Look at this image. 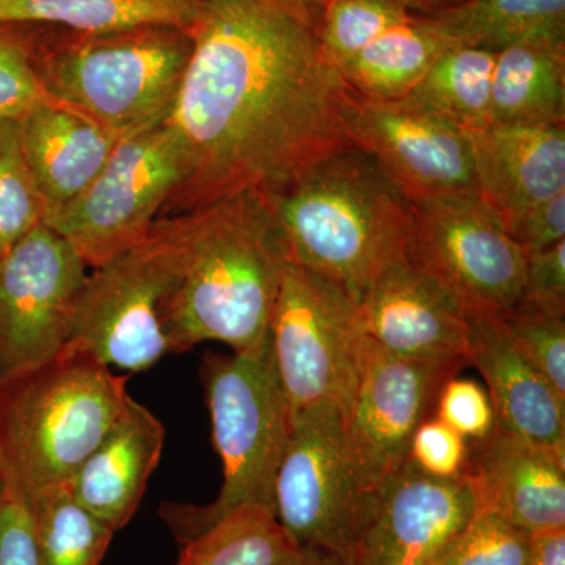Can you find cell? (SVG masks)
I'll list each match as a JSON object with an SVG mask.
<instances>
[{"instance_id":"6da1fadb","label":"cell","mask_w":565,"mask_h":565,"mask_svg":"<svg viewBox=\"0 0 565 565\" xmlns=\"http://www.w3.org/2000/svg\"><path fill=\"white\" fill-rule=\"evenodd\" d=\"M318 3L204 0L169 122L184 178L161 218L285 188L348 150L351 92L319 41Z\"/></svg>"},{"instance_id":"7a4b0ae2","label":"cell","mask_w":565,"mask_h":565,"mask_svg":"<svg viewBox=\"0 0 565 565\" xmlns=\"http://www.w3.org/2000/svg\"><path fill=\"white\" fill-rule=\"evenodd\" d=\"M178 217L184 277L173 310V353L210 340L234 352L269 343L291 253L266 193H236Z\"/></svg>"},{"instance_id":"3957f363","label":"cell","mask_w":565,"mask_h":565,"mask_svg":"<svg viewBox=\"0 0 565 565\" xmlns=\"http://www.w3.org/2000/svg\"><path fill=\"white\" fill-rule=\"evenodd\" d=\"M294 263L359 305L386 267L412 256L414 210L371 156L334 152L266 193Z\"/></svg>"},{"instance_id":"277c9868","label":"cell","mask_w":565,"mask_h":565,"mask_svg":"<svg viewBox=\"0 0 565 565\" xmlns=\"http://www.w3.org/2000/svg\"><path fill=\"white\" fill-rule=\"evenodd\" d=\"M35 25V66L54 102L88 115L120 140L172 114L192 57L191 29L76 32Z\"/></svg>"},{"instance_id":"5b68a950","label":"cell","mask_w":565,"mask_h":565,"mask_svg":"<svg viewBox=\"0 0 565 565\" xmlns=\"http://www.w3.org/2000/svg\"><path fill=\"white\" fill-rule=\"evenodd\" d=\"M128 377L76 344L0 382V470L25 500L68 484L128 401Z\"/></svg>"},{"instance_id":"8992f818","label":"cell","mask_w":565,"mask_h":565,"mask_svg":"<svg viewBox=\"0 0 565 565\" xmlns=\"http://www.w3.org/2000/svg\"><path fill=\"white\" fill-rule=\"evenodd\" d=\"M202 375L223 484L214 503L162 505V519L181 544L234 509L259 505L275 514V476L291 426L270 340L255 351L207 355Z\"/></svg>"},{"instance_id":"52a82bcc","label":"cell","mask_w":565,"mask_h":565,"mask_svg":"<svg viewBox=\"0 0 565 565\" xmlns=\"http://www.w3.org/2000/svg\"><path fill=\"white\" fill-rule=\"evenodd\" d=\"M184 277L178 215L156 221L139 244L95 267L82 288L71 344L140 373L173 353L172 318Z\"/></svg>"},{"instance_id":"ba28073f","label":"cell","mask_w":565,"mask_h":565,"mask_svg":"<svg viewBox=\"0 0 565 565\" xmlns=\"http://www.w3.org/2000/svg\"><path fill=\"white\" fill-rule=\"evenodd\" d=\"M182 178L180 141L167 118L118 141L92 184L44 225L95 269L148 236Z\"/></svg>"},{"instance_id":"9c48e42d","label":"cell","mask_w":565,"mask_h":565,"mask_svg":"<svg viewBox=\"0 0 565 565\" xmlns=\"http://www.w3.org/2000/svg\"><path fill=\"white\" fill-rule=\"evenodd\" d=\"M344 408L323 403L291 415L274 484L281 526L308 552L352 565L373 498L360 489L344 445Z\"/></svg>"},{"instance_id":"30bf717a","label":"cell","mask_w":565,"mask_h":565,"mask_svg":"<svg viewBox=\"0 0 565 565\" xmlns=\"http://www.w3.org/2000/svg\"><path fill=\"white\" fill-rule=\"evenodd\" d=\"M363 337L355 300L291 259L269 330L289 416L323 403L345 408Z\"/></svg>"},{"instance_id":"8fae6325","label":"cell","mask_w":565,"mask_h":565,"mask_svg":"<svg viewBox=\"0 0 565 565\" xmlns=\"http://www.w3.org/2000/svg\"><path fill=\"white\" fill-rule=\"evenodd\" d=\"M465 366L396 355L364 334L343 416L345 452L367 497L407 463L416 429L435 415L441 388Z\"/></svg>"},{"instance_id":"7c38bea8","label":"cell","mask_w":565,"mask_h":565,"mask_svg":"<svg viewBox=\"0 0 565 565\" xmlns=\"http://www.w3.org/2000/svg\"><path fill=\"white\" fill-rule=\"evenodd\" d=\"M412 258L468 311L508 313L525 291L527 255L476 193L412 203Z\"/></svg>"},{"instance_id":"4fadbf2b","label":"cell","mask_w":565,"mask_h":565,"mask_svg":"<svg viewBox=\"0 0 565 565\" xmlns=\"http://www.w3.org/2000/svg\"><path fill=\"white\" fill-rule=\"evenodd\" d=\"M87 267L44 223L0 256V382L66 348Z\"/></svg>"},{"instance_id":"5bb4252c","label":"cell","mask_w":565,"mask_h":565,"mask_svg":"<svg viewBox=\"0 0 565 565\" xmlns=\"http://www.w3.org/2000/svg\"><path fill=\"white\" fill-rule=\"evenodd\" d=\"M344 126L353 147L371 156L408 202L479 195L467 132L422 104L366 102L351 93Z\"/></svg>"},{"instance_id":"9a60e30c","label":"cell","mask_w":565,"mask_h":565,"mask_svg":"<svg viewBox=\"0 0 565 565\" xmlns=\"http://www.w3.org/2000/svg\"><path fill=\"white\" fill-rule=\"evenodd\" d=\"M465 476L434 478L411 460L373 494L352 565H430L476 514Z\"/></svg>"},{"instance_id":"2e32d148","label":"cell","mask_w":565,"mask_h":565,"mask_svg":"<svg viewBox=\"0 0 565 565\" xmlns=\"http://www.w3.org/2000/svg\"><path fill=\"white\" fill-rule=\"evenodd\" d=\"M363 332L396 355L468 364V310L412 256L386 267L359 302Z\"/></svg>"},{"instance_id":"e0dca14e","label":"cell","mask_w":565,"mask_h":565,"mask_svg":"<svg viewBox=\"0 0 565 565\" xmlns=\"http://www.w3.org/2000/svg\"><path fill=\"white\" fill-rule=\"evenodd\" d=\"M463 476L478 509L530 534L565 530V456L501 430L468 441Z\"/></svg>"},{"instance_id":"ac0fdd59","label":"cell","mask_w":565,"mask_h":565,"mask_svg":"<svg viewBox=\"0 0 565 565\" xmlns=\"http://www.w3.org/2000/svg\"><path fill=\"white\" fill-rule=\"evenodd\" d=\"M468 364L484 375L494 426L565 456V401L516 349L501 315L468 311Z\"/></svg>"},{"instance_id":"d6986e66","label":"cell","mask_w":565,"mask_h":565,"mask_svg":"<svg viewBox=\"0 0 565 565\" xmlns=\"http://www.w3.org/2000/svg\"><path fill=\"white\" fill-rule=\"evenodd\" d=\"M467 136L479 195L504 225L565 192V126L492 122Z\"/></svg>"},{"instance_id":"ffe728a7","label":"cell","mask_w":565,"mask_h":565,"mask_svg":"<svg viewBox=\"0 0 565 565\" xmlns=\"http://www.w3.org/2000/svg\"><path fill=\"white\" fill-rule=\"evenodd\" d=\"M166 427L129 394L109 433L66 489L71 497L115 533L131 522L148 479L161 459Z\"/></svg>"},{"instance_id":"44dd1931","label":"cell","mask_w":565,"mask_h":565,"mask_svg":"<svg viewBox=\"0 0 565 565\" xmlns=\"http://www.w3.org/2000/svg\"><path fill=\"white\" fill-rule=\"evenodd\" d=\"M18 121L46 218L92 184L120 141L88 115L57 102L40 104Z\"/></svg>"},{"instance_id":"7402d4cb","label":"cell","mask_w":565,"mask_h":565,"mask_svg":"<svg viewBox=\"0 0 565 565\" xmlns=\"http://www.w3.org/2000/svg\"><path fill=\"white\" fill-rule=\"evenodd\" d=\"M490 117L565 126V36H535L497 52Z\"/></svg>"},{"instance_id":"603a6c76","label":"cell","mask_w":565,"mask_h":565,"mask_svg":"<svg viewBox=\"0 0 565 565\" xmlns=\"http://www.w3.org/2000/svg\"><path fill=\"white\" fill-rule=\"evenodd\" d=\"M455 46L440 35L422 13L382 33L340 70L345 87L366 102L407 98L435 58Z\"/></svg>"},{"instance_id":"cb8c5ba5","label":"cell","mask_w":565,"mask_h":565,"mask_svg":"<svg viewBox=\"0 0 565 565\" xmlns=\"http://www.w3.org/2000/svg\"><path fill=\"white\" fill-rule=\"evenodd\" d=\"M422 14L451 43L492 52L535 36H565V0H460Z\"/></svg>"},{"instance_id":"d4e9b609","label":"cell","mask_w":565,"mask_h":565,"mask_svg":"<svg viewBox=\"0 0 565 565\" xmlns=\"http://www.w3.org/2000/svg\"><path fill=\"white\" fill-rule=\"evenodd\" d=\"M204 0H0V24H40L76 32L136 25L195 28Z\"/></svg>"},{"instance_id":"484cf974","label":"cell","mask_w":565,"mask_h":565,"mask_svg":"<svg viewBox=\"0 0 565 565\" xmlns=\"http://www.w3.org/2000/svg\"><path fill=\"white\" fill-rule=\"evenodd\" d=\"M302 548L273 511L259 505L234 509L182 544L184 565H310Z\"/></svg>"},{"instance_id":"4316f807","label":"cell","mask_w":565,"mask_h":565,"mask_svg":"<svg viewBox=\"0 0 565 565\" xmlns=\"http://www.w3.org/2000/svg\"><path fill=\"white\" fill-rule=\"evenodd\" d=\"M497 52L455 44L441 52L411 95L465 132L492 125V81Z\"/></svg>"},{"instance_id":"83f0119b","label":"cell","mask_w":565,"mask_h":565,"mask_svg":"<svg viewBox=\"0 0 565 565\" xmlns=\"http://www.w3.org/2000/svg\"><path fill=\"white\" fill-rule=\"evenodd\" d=\"M40 565H102L115 531L82 508L66 486L29 498Z\"/></svg>"},{"instance_id":"f1b7e54d","label":"cell","mask_w":565,"mask_h":565,"mask_svg":"<svg viewBox=\"0 0 565 565\" xmlns=\"http://www.w3.org/2000/svg\"><path fill=\"white\" fill-rule=\"evenodd\" d=\"M319 7V41L337 70L415 11L407 0H323Z\"/></svg>"},{"instance_id":"f546056e","label":"cell","mask_w":565,"mask_h":565,"mask_svg":"<svg viewBox=\"0 0 565 565\" xmlns=\"http://www.w3.org/2000/svg\"><path fill=\"white\" fill-rule=\"evenodd\" d=\"M46 214L22 150L20 121L0 120V256L44 223Z\"/></svg>"},{"instance_id":"4dcf8cb0","label":"cell","mask_w":565,"mask_h":565,"mask_svg":"<svg viewBox=\"0 0 565 565\" xmlns=\"http://www.w3.org/2000/svg\"><path fill=\"white\" fill-rule=\"evenodd\" d=\"M533 534L487 509L430 565H526Z\"/></svg>"},{"instance_id":"1f68e13d","label":"cell","mask_w":565,"mask_h":565,"mask_svg":"<svg viewBox=\"0 0 565 565\" xmlns=\"http://www.w3.org/2000/svg\"><path fill=\"white\" fill-rule=\"evenodd\" d=\"M35 24H0V120H21L54 102L35 66Z\"/></svg>"},{"instance_id":"d6a6232c","label":"cell","mask_w":565,"mask_h":565,"mask_svg":"<svg viewBox=\"0 0 565 565\" xmlns=\"http://www.w3.org/2000/svg\"><path fill=\"white\" fill-rule=\"evenodd\" d=\"M501 318L520 353L565 401V316L520 302Z\"/></svg>"},{"instance_id":"836d02e7","label":"cell","mask_w":565,"mask_h":565,"mask_svg":"<svg viewBox=\"0 0 565 565\" xmlns=\"http://www.w3.org/2000/svg\"><path fill=\"white\" fill-rule=\"evenodd\" d=\"M435 416L467 441H478L492 433L494 414L490 397L473 381L449 379L438 394Z\"/></svg>"},{"instance_id":"e575fe53","label":"cell","mask_w":565,"mask_h":565,"mask_svg":"<svg viewBox=\"0 0 565 565\" xmlns=\"http://www.w3.org/2000/svg\"><path fill=\"white\" fill-rule=\"evenodd\" d=\"M467 457L468 441L435 415L416 429L408 451L415 467L441 479L462 476Z\"/></svg>"},{"instance_id":"d590c367","label":"cell","mask_w":565,"mask_h":565,"mask_svg":"<svg viewBox=\"0 0 565 565\" xmlns=\"http://www.w3.org/2000/svg\"><path fill=\"white\" fill-rule=\"evenodd\" d=\"M0 565H40L31 508L10 479L0 500Z\"/></svg>"},{"instance_id":"8d00e7d4","label":"cell","mask_w":565,"mask_h":565,"mask_svg":"<svg viewBox=\"0 0 565 565\" xmlns=\"http://www.w3.org/2000/svg\"><path fill=\"white\" fill-rule=\"evenodd\" d=\"M520 302L565 316V241L527 256L525 291Z\"/></svg>"},{"instance_id":"74e56055","label":"cell","mask_w":565,"mask_h":565,"mask_svg":"<svg viewBox=\"0 0 565 565\" xmlns=\"http://www.w3.org/2000/svg\"><path fill=\"white\" fill-rule=\"evenodd\" d=\"M504 226L527 256L563 243L565 241V192L522 212Z\"/></svg>"},{"instance_id":"f35d334b","label":"cell","mask_w":565,"mask_h":565,"mask_svg":"<svg viewBox=\"0 0 565 565\" xmlns=\"http://www.w3.org/2000/svg\"><path fill=\"white\" fill-rule=\"evenodd\" d=\"M526 565H565V530L533 534Z\"/></svg>"},{"instance_id":"ab89813d","label":"cell","mask_w":565,"mask_h":565,"mask_svg":"<svg viewBox=\"0 0 565 565\" xmlns=\"http://www.w3.org/2000/svg\"><path fill=\"white\" fill-rule=\"evenodd\" d=\"M307 2L318 3L321 6L323 0H307ZM411 3L412 9L415 11H419V13H424V11L437 10L441 9V7H446L449 3V0H407Z\"/></svg>"},{"instance_id":"60d3db41","label":"cell","mask_w":565,"mask_h":565,"mask_svg":"<svg viewBox=\"0 0 565 565\" xmlns=\"http://www.w3.org/2000/svg\"><path fill=\"white\" fill-rule=\"evenodd\" d=\"M310 565H351L345 563V561L340 559V557L333 555H326V553H316L313 555V559H311Z\"/></svg>"},{"instance_id":"b9f144b4","label":"cell","mask_w":565,"mask_h":565,"mask_svg":"<svg viewBox=\"0 0 565 565\" xmlns=\"http://www.w3.org/2000/svg\"><path fill=\"white\" fill-rule=\"evenodd\" d=\"M7 489V479L3 476L2 470H0V500H2L3 493H6Z\"/></svg>"},{"instance_id":"7bdbcfd3","label":"cell","mask_w":565,"mask_h":565,"mask_svg":"<svg viewBox=\"0 0 565 565\" xmlns=\"http://www.w3.org/2000/svg\"><path fill=\"white\" fill-rule=\"evenodd\" d=\"M460 2V0H449L448 6H451V3Z\"/></svg>"},{"instance_id":"ee69618b","label":"cell","mask_w":565,"mask_h":565,"mask_svg":"<svg viewBox=\"0 0 565 565\" xmlns=\"http://www.w3.org/2000/svg\"><path fill=\"white\" fill-rule=\"evenodd\" d=\"M177 565H184V564H182V563H180V561H178V564H177Z\"/></svg>"}]
</instances>
